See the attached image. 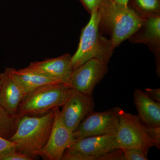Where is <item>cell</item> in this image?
Segmentation results:
<instances>
[{
    "mask_svg": "<svg viewBox=\"0 0 160 160\" xmlns=\"http://www.w3.org/2000/svg\"><path fill=\"white\" fill-rule=\"evenodd\" d=\"M108 69L107 64L97 59H91L73 70L69 86L85 94H92Z\"/></svg>",
    "mask_w": 160,
    "mask_h": 160,
    "instance_id": "cell-8",
    "label": "cell"
},
{
    "mask_svg": "<svg viewBox=\"0 0 160 160\" xmlns=\"http://www.w3.org/2000/svg\"><path fill=\"white\" fill-rule=\"evenodd\" d=\"M86 11L89 14L96 9L106 0H79Z\"/></svg>",
    "mask_w": 160,
    "mask_h": 160,
    "instance_id": "cell-20",
    "label": "cell"
},
{
    "mask_svg": "<svg viewBox=\"0 0 160 160\" xmlns=\"http://www.w3.org/2000/svg\"><path fill=\"white\" fill-rule=\"evenodd\" d=\"M0 160H31L26 155L15 149L9 150L0 154Z\"/></svg>",
    "mask_w": 160,
    "mask_h": 160,
    "instance_id": "cell-19",
    "label": "cell"
},
{
    "mask_svg": "<svg viewBox=\"0 0 160 160\" xmlns=\"http://www.w3.org/2000/svg\"><path fill=\"white\" fill-rule=\"evenodd\" d=\"M113 1L119 4L126 5V6H127L128 2V0H113Z\"/></svg>",
    "mask_w": 160,
    "mask_h": 160,
    "instance_id": "cell-24",
    "label": "cell"
},
{
    "mask_svg": "<svg viewBox=\"0 0 160 160\" xmlns=\"http://www.w3.org/2000/svg\"><path fill=\"white\" fill-rule=\"evenodd\" d=\"M97 160H123V150L121 149H115L99 157Z\"/></svg>",
    "mask_w": 160,
    "mask_h": 160,
    "instance_id": "cell-21",
    "label": "cell"
},
{
    "mask_svg": "<svg viewBox=\"0 0 160 160\" xmlns=\"http://www.w3.org/2000/svg\"><path fill=\"white\" fill-rule=\"evenodd\" d=\"M127 6L142 18L160 14V0H128Z\"/></svg>",
    "mask_w": 160,
    "mask_h": 160,
    "instance_id": "cell-16",
    "label": "cell"
},
{
    "mask_svg": "<svg viewBox=\"0 0 160 160\" xmlns=\"http://www.w3.org/2000/svg\"><path fill=\"white\" fill-rule=\"evenodd\" d=\"M10 73L22 89L25 96L40 87L49 84H61L57 81L27 69H16L9 68Z\"/></svg>",
    "mask_w": 160,
    "mask_h": 160,
    "instance_id": "cell-15",
    "label": "cell"
},
{
    "mask_svg": "<svg viewBox=\"0 0 160 160\" xmlns=\"http://www.w3.org/2000/svg\"><path fill=\"white\" fill-rule=\"evenodd\" d=\"M3 79V72L0 73V90H1V86H2V83Z\"/></svg>",
    "mask_w": 160,
    "mask_h": 160,
    "instance_id": "cell-25",
    "label": "cell"
},
{
    "mask_svg": "<svg viewBox=\"0 0 160 160\" xmlns=\"http://www.w3.org/2000/svg\"><path fill=\"white\" fill-rule=\"evenodd\" d=\"M101 32L109 34L114 50L135 32L142 25L143 19L128 6L113 0H106L98 8Z\"/></svg>",
    "mask_w": 160,
    "mask_h": 160,
    "instance_id": "cell-1",
    "label": "cell"
},
{
    "mask_svg": "<svg viewBox=\"0 0 160 160\" xmlns=\"http://www.w3.org/2000/svg\"><path fill=\"white\" fill-rule=\"evenodd\" d=\"M71 57L69 53H66L58 57L47 58L41 62H32L27 68L61 84L69 86V80L73 70L71 64Z\"/></svg>",
    "mask_w": 160,
    "mask_h": 160,
    "instance_id": "cell-11",
    "label": "cell"
},
{
    "mask_svg": "<svg viewBox=\"0 0 160 160\" xmlns=\"http://www.w3.org/2000/svg\"><path fill=\"white\" fill-rule=\"evenodd\" d=\"M133 100L140 120L149 127H160V102L139 89L134 90Z\"/></svg>",
    "mask_w": 160,
    "mask_h": 160,
    "instance_id": "cell-14",
    "label": "cell"
},
{
    "mask_svg": "<svg viewBox=\"0 0 160 160\" xmlns=\"http://www.w3.org/2000/svg\"><path fill=\"white\" fill-rule=\"evenodd\" d=\"M146 94L154 101L160 102V89H151V88H146L145 90Z\"/></svg>",
    "mask_w": 160,
    "mask_h": 160,
    "instance_id": "cell-23",
    "label": "cell"
},
{
    "mask_svg": "<svg viewBox=\"0 0 160 160\" xmlns=\"http://www.w3.org/2000/svg\"><path fill=\"white\" fill-rule=\"evenodd\" d=\"M142 25L129 38L133 44H142L154 55L156 72L160 74V14L144 18Z\"/></svg>",
    "mask_w": 160,
    "mask_h": 160,
    "instance_id": "cell-10",
    "label": "cell"
},
{
    "mask_svg": "<svg viewBox=\"0 0 160 160\" xmlns=\"http://www.w3.org/2000/svg\"><path fill=\"white\" fill-rule=\"evenodd\" d=\"M120 108L115 107L107 111L97 112L92 110L87 114L73 132L75 139L116 132L119 124Z\"/></svg>",
    "mask_w": 160,
    "mask_h": 160,
    "instance_id": "cell-6",
    "label": "cell"
},
{
    "mask_svg": "<svg viewBox=\"0 0 160 160\" xmlns=\"http://www.w3.org/2000/svg\"><path fill=\"white\" fill-rule=\"evenodd\" d=\"M116 132L92 136L82 138L75 139L66 150L77 152L97 160L101 156L118 149L116 142Z\"/></svg>",
    "mask_w": 160,
    "mask_h": 160,
    "instance_id": "cell-12",
    "label": "cell"
},
{
    "mask_svg": "<svg viewBox=\"0 0 160 160\" xmlns=\"http://www.w3.org/2000/svg\"><path fill=\"white\" fill-rule=\"evenodd\" d=\"M90 15L89 22L82 29L78 49L71 57L73 70L91 59H97L108 65L113 54L111 41L103 36L100 31L98 9Z\"/></svg>",
    "mask_w": 160,
    "mask_h": 160,
    "instance_id": "cell-4",
    "label": "cell"
},
{
    "mask_svg": "<svg viewBox=\"0 0 160 160\" xmlns=\"http://www.w3.org/2000/svg\"><path fill=\"white\" fill-rule=\"evenodd\" d=\"M95 106L92 94H85L72 88L60 111L61 118L67 128L74 132L87 114L93 110Z\"/></svg>",
    "mask_w": 160,
    "mask_h": 160,
    "instance_id": "cell-9",
    "label": "cell"
},
{
    "mask_svg": "<svg viewBox=\"0 0 160 160\" xmlns=\"http://www.w3.org/2000/svg\"><path fill=\"white\" fill-rule=\"evenodd\" d=\"M75 140L72 132L63 122L59 108L55 109L53 125L45 146L38 153L46 160H62L64 152Z\"/></svg>",
    "mask_w": 160,
    "mask_h": 160,
    "instance_id": "cell-7",
    "label": "cell"
},
{
    "mask_svg": "<svg viewBox=\"0 0 160 160\" xmlns=\"http://www.w3.org/2000/svg\"><path fill=\"white\" fill-rule=\"evenodd\" d=\"M21 116L10 114L0 105V136L9 140L14 134Z\"/></svg>",
    "mask_w": 160,
    "mask_h": 160,
    "instance_id": "cell-17",
    "label": "cell"
},
{
    "mask_svg": "<svg viewBox=\"0 0 160 160\" xmlns=\"http://www.w3.org/2000/svg\"><path fill=\"white\" fill-rule=\"evenodd\" d=\"M119 124L116 133L117 149L134 148L148 155L152 147L160 148V127H149L138 115L126 112L120 108Z\"/></svg>",
    "mask_w": 160,
    "mask_h": 160,
    "instance_id": "cell-3",
    "label": "cell"
},
{
    "mask_svg": "<svg viewBox=\"0 0 160 160\" xmlns=\"http://www.w3.org/2000/svg\"><path fill=\"white\" fill-rule=\"evenodd\" d=\"M72 88L65 84H49L26 95L20 102L18 114L20 116L40 117L62 107Z\"/></svg>",
    "mask_w": 160,
    "mask_h": 160,
    "instance_id": "cell-5",
    "label": "cell"
},
{
    "mask_svg": "<svg viewBox=\"0 0 160 160\" xmlns=\"http://www.w3.org/2000/svg\"><path fill=\"white\" fill-rule=\"evenodd\" d=\"M12 149H15L14 143L0 136V154Z\"/></svg>",
    "mask_w": 160,
    "mask_h": 160,
    "instance_id": "cell-22",
    "label": "cell"
},
{
    "mask_svg": "<svg viewBox=\"0 0 160 160\" xmlns=\"http://www.w3.org/2000/svg\"><path fill=\"white\" fill-rule=\"evenodd\" d=\"M3 74V82L0 90V105L10 114H18V107L25 96V93L11 75L9 68H6Z\"/></svg>",
    "mask_w": 160,
    "mask_h": 160,
    "instance_id": "cell-13",
    "label": "cell"
},
{
    "mask_svg": "<svg viewBox=\"0 0 160 160\" xmlns=\"http://www.w3.org/2000/svg\"><path fill=\"white\" fill-rule=\"evenodd\" d=\"M55 109L40 117H21L17 129L9 140L14 143L16 151L26 155L32 160L47 142L51 132Z\"/></svg>",
    "mask_w": 160,
    "mask_h": 160,
    "instance_id": "cell-2",
    "label": "cell"
},
{
    "mask_svg": "<svg viewBox=\"0 0 160 160\" xmlns=\"http://www.w3.org/2000/svg\"><path fill=\"white\" fill-rule=\"evenodd\" d=\"M123 152V160H147L148 155L142 151L134 148L122 149Z\"/></svg>",
    "mask_w": 160,
    "mask_h": 160,
    "instance_id": "cell-18",
    "label": "cell"
}]
</instances>
